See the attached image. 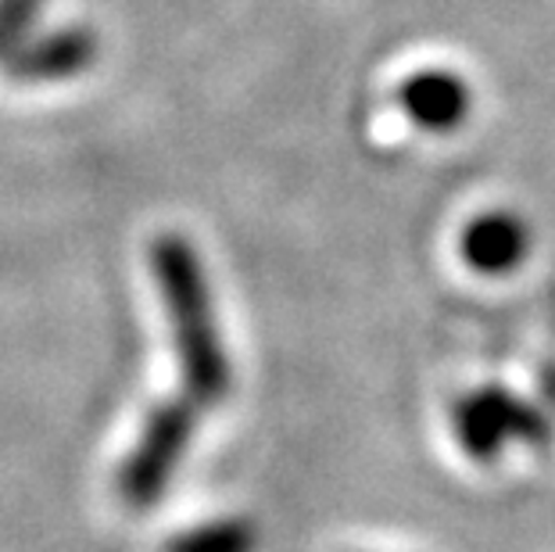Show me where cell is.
<instances>
[{
    "instance_id": "obj_7",
    "label": "cell",
    "mask_w": 555,
    "mask_h": 552,
    "mask_svg": "<svg viewBox=\"0 0 555 552\" xmlns=\"http://www.w3.org/2000/svg\"><path fill=\"white\" fill-rule=\"evenodd\" d=\"M255 549H258L255 524L241 521V516H227V521H208L176 535L162 552H255Z\"/></svg>"
},
{
    "instance_id": "obj_2",
    "label": "cell",
    "mask_w": 555,
    "mask_h": 552,
    "mask_svg": "<svg viewBox=\"0 0 555 552\" xmlns=\"http://www.w3.org/2000/svg\"><path fill=\"white\" fill-rule=\"evenodd\" d=\"M452 427L466 455L491 463L509 445H530V449H552L555 427L548 413L534 402L519 398L509 387L488 384L463 395L452 406Z\"/></svg>"
},
{
    "instance_id": "obj_1",
    "label": "cell",
    "mask_w": 555,
    "mask_h": 552,
    "mask_svg": "<svg viewBox=\"0 0 555 552\" xmlns=\"http://www.w3.org/2000/svg\"><path fill=\"white\" fill-rule=\"evenodd\" d=\"M151 273L172 323L186 398L194 406H219L230 395L233 370L211 312V291L197 248L180 233H162L151 248Z\"/></svg>"
},
{
    "instance_id": "obj_3",
    "label": "cell",
    "mask_w": 555,
    "mask_h": 552,
    "mask_svg": "<svg viewBox=\"0 0 555 552\" xmlns=\"http://www.w3.org/2000/svg\"><path fill=\"white\" fill-rule=\"evenodd\" d=\"M197 409L191 398H169L147 413L144 431L119 470V496L129 510L158 506L197 431Z\"/></svg>"
},
{
    "instance_id": "obj_5",
    "label": "cell",
    "mask_w": 555,
    "mask_h": 552,
    "mask_svg": "<svg viewBox=\"0 0 555 552\" xmlns=\"http://www.w3.org/2000/svg\"><path fill=\"white\" fill-rule=\"evenodd\" d=\"M398 104L427 133H452V129L466 123L474 93H469L463 76L430 68V73H416L401 84Z\"/></svg>"
},
{
    "instance_id": "obj_4",
    "label": "cell",
    "mask_w": 555,
    "mask_h": 552,
    "mask_svg": "<svg viewBox=\"0 0 555 552\" xmlns=\"http://www.w3.org/2000/svg\"><path fill=\"white\" fill-rule=\"evenodd\" d=\"M98 57V37L90 29L68 26L54 29L40 40H22L4 62V76L18 84H62L73 79Z\"/></svg>"
},
{
    "instance_id": "obj_8",
    "label": "cell",
    "mask_w": 555,
    "mask_h": 552,
    "mask_svg": "<svg viewBox=\"0 0 555 552\" xmlns=\"http://www.w3.org/2000/svg\"><path fill=\"white\" fill-rule=\"evenodd\" d=\"M40 15V0H0V62L26 40Z\"/></svg>"
},
{
    "instance_id": "obj_6",
    "label": "cell",
    "mask_w": 555,
    "mask_h": 552,
    "mask_svg": "<svg viewBox=\"0 0 555 552\" xmlns=\"http://www.w3.org/2000/svg\"><path fill=\"white\" fill-rule=\"evenodd\" d=\"M530 252V227L516 213H483L463 230V258L477 273L505 277Z\"/></svg>"
},
{
    "instance_id": "obj_9",
    "label": "cell",
    "mask_w": 555,
    "mask_h": 552,
    "mask_svg": "<svg viewBox=\"0 0 555 552\" xmlns=\"http://www.w3.org/2000/svg\"><path fill=\"white\" fill-rule=\"evenodd\" d=\"M541 391H545V398H548L552 409H555V367L541 370Z\"/></svg>"
}]
</instances>
